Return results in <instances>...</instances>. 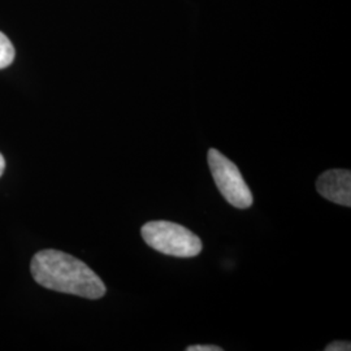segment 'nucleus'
I'll use <instances>...</instances> for the list:
<instances>
[{"mask_svg":"<svg viewBox=\"0 0 351 351\" xmlns=\"http://www.w3.org/2000/svg\"><path fill=\"white\" fill-rule=\"evenodd\" d=\"M30 271L37 284L55 291L88 300H99L107 291L88 264L63 251H39L32 259Z\"/></svg>","mask_w":351,"mask_h":351,"instance_id":"nucleus-1","label":"nucleus"},{"mask_svg":"<svg viewBox=\"0 0 351 351\" xmlns=\"http://www.w3.org/2000/svg\"><path fill=\"white\" fill-rule=\"evenodd\" d=\"M142 239L151 249L177 258H193L202 252L201 239L185 226L172 221H149L141 229Z\"/></svg>","mask_w":351,"mask_h":351,"instance_id":"nucleus-2","label":"nucleus"},{"mask_svg":"<svg viewBox=\"0 0 351 351\" xmlns=\"http://www.w3.org/2000/svg\"><path fill=\"white\" fill-rule=\"evenodd\" d=\"M207 162L213 181L226 201L239 210L250 208L254 197L239 167L216 149H210Z\"/></svg>","mask_w":351,"mask_h":351,"instance_id":"nucleus-3","label":"nucleus"},{"mask_svg":"<svg viewBox=\"0 0 351 351\" xmlns=\"http://www.w3.org/2000/svg\"><path fill=\"white\" fill-rule=\"evenodd\" d=\"M317 193L339 206H351V172L348 169H330L316 181Z\"/></svg>","mask_w":351,"mask_h":351,"instance_id":"nucleus-4","label":"nucleus"},{"mask_svg":"<svg viewBox=\"0 0 351 351\" xmlns=\"http://www.w3.org/2000/svg\"><path fill=\"white\" fill-rule=\"evenodd\" d=\"M14 60V47L5 34L0 32V69L10 66Z\"/></svg>","mask_w":351,"mask_h":351,"instance_id":"nucleus-5","label":"nucleus"},{"mask_svg":"<svg viewBox=\"0 0 351 351\" xmlns=\"http://www.w3.org/2000/svg\"><path fill=\"white\" fill-rule=\"evenodd\" d=\"M326 351H350L351 343L346 341H336L329 343L326 348Z\"/></svg>","mask_w":351,"mask_h":351,"instance_id":"nucleus-6","label":"nucleus"},{"mask_svg":"<svg viewBox=\"0 0 351 351\" xmlns=\"http://www.w3.org/2000/svg\"><path fill=\"white\" fill-rule=\"evenodd\" d=\"M186 351H223V348L215 345H193L188 346Z\"/></svg>","mask_w":351,"mask_h":351,"instance_id":"nucleus-7","label":"nucleus"},{"mask_svg":"<svg viewBox=\"0 0 351 351\" xmlns=\"http://www.w3.org/2000/svg\"><path fill=\"white\" fill-rule=\"evenodd\" d=\"M4 169H5V160H4V156L0 154V177L4 173Z\"/></svg>","mask_w":351,"mask_h":351,"instance_id":"nucleus-8","label":"nucleus"}]
</instances>
